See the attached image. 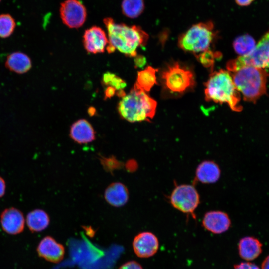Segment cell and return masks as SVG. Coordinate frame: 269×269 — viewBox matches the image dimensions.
<instances>
[{"label": "cell", "mask_w": 269, "mask_h": 269, "mask_svg": "<svg viewBox=\"0 0 269 269\" xmlns=\"http://www.w3.org/2000/svg\"><path fill=\"white\" fill-rule=\"evenodd\" d=\"M171 205L179 211L186 214H193L200 202L198 192L192 185L176 186L170 196Z\"/></svg>", "instance_id": "cell-8"}, {"label": "cell", "mask_w": 269, "mask_h": 269, "mask_svg": "<svg viewBox=\"0 0 269 269\" xmlns=\"http://www.w3.org/2000/svg\"><path fill=\"white\" fill-rule=\"evenodd\" d=\"M134 61H135V65L139 67H141L142 65H144L145 62V58H143V56H141L136 57Z\"/></svg>", "instance_id": "cell-33"}, {"label": "cell", "mask_w": 269, "mask_h": 269, "mask_svg": "<svg viewBox=\"0 0 269 269\" xmlns=\"http://www.w3.org/2000/svg\"><path fill=\"white\" fill-rule=\"evenodd\" d=\"M215 36L211 21L192 25L179 38V47L183 50L197 53L207 51Z\"/></svg>", "instance_id": "cell-5"}, {"label": "cell", "mask_w": 269, "mask_h": 269, "mask_svg": "<svg viewBox=\"0 0 269 269\" xmlns=\"http://www.w3.org/2000/svg\"><path fill=\"white\" fill-rule=\"evenodd\" d=\"M1 1V0H0V2Z\"/></svg>", "instance_id": "cell-34"}, {"label": "cell", "mask_w": 269, "mask_h": 269, "mask_svg": "<svg viewBox=\"0 0 269 269\" xmlns=\"http://www.w3.org/2000/svg\"><path fill=\"white\" fill-rule=\"evenodd\" d=\"M0 223L4 232L11 235H17L23 231L25 219L20 210L10 207L5 209L1 213Z\"/></svg>", "instance_id": "cell-12"}, {"label": "cell", "mask_w": 269, "mask_h": 269, "mask_svg": "<svg viewBox=\"0 0 269 269\" xmlns=\"http://www.w3.org/2000/svg\"><path fill=\"white\" fill-rule=\"evenodd\" d=\"M233 83L245 101L255 103L266 94L268 73L266 69L245 65L229 72Z\"/></svg>", "instance_id": "cell-4"}, {"label": "cell", "mask_w": 269, "mask_h": 269, "mask_svg": "<svg viewBox=\"0 0 269 269\" xmlns=\"http://www.w3.org/2000/svg\"><path fill=\"white\" fill-rule=\"evenodd\" d=\"M156 101L135 84L122 97L117 109L121 118L131 122L150 121L155 114Z\"/></svg>", "instance_id": "cell-2"}, {"label": "cell", "mask_w": 269, "mask_h": 269, "mask_svg": "<svg viewBox=\"0 0 269 269\" xmlns=\"http://www.w3.org/2000/svg\"><path fill=\"white\" fill-rule=\"evenodd\" d=\"M5 66L11 71L23 74L31 69L32 64L30 58L26 54L21 52H15L7 56Z\"/></svg>", "instance_id": "cell-19"}, {"label": "cell", "mask_w": 269, "mask_h": 269, "mask_svg": "<svg viewBox=\"0 0 269 269\" xmlns=\"http://www.w3.org/2000/svg\"><path fill=\"white\" fill-rule=\"evenodd\" d=\"M70 136L79 144H86L95 139V133L91 124L85 119H80L71 126Z\"/></svg>", "instance_id": "cell-15"}, {"label": "cell", "mask_w": 269, "mask_h": 269, "mask_svg": "<svg viewBox=\"0 0 269 269\" xmlns=\"http://www.w3.org/2000/svg\"><path fill=\"white\" fill-rule=\"evenodd\" d=\"M61 18L65 25L71 28L83 25L86 17V9L78 0H66L60 6Z\"/></svg>", "instance_id": "cell-9"}, {"label": "cell", "mask_w": 269, "mask_h": 269, "mask_svg": "<svg viewBox=\"0 0 269 269\" xmlns=\"http://www.w3.org/2000/svg\"><path fill=\"white\" fill-rule=\"evenodd\" d=\"M204 227L214 234H221L230 227L231 221L228 215L220 211H211L206 213L202 221Z\"/></svg>", "instance_id": "cell-14"}, {"label": "cell", "mask_w": 269, "mask_h": 269, "mask_svg": "<svg viewBox=\"0 0 269 269\" xmlns=\"http://www.w3.org/2000/svg\"><path fill=\"white\" fill-rule=\"evenodd\" d=\"M116 90L112 87L107 86L104 91L105 99L110 98L116 93Z\"/></svg>", "instance_id": "cell-29"}, {"label": "cell", "mask_w": 269, "mask_h": 269, "mask_svg": "<svg viewBox=\"0 0 269 269\" xmlns=\"http://www.w3.org/2000/svg\"><path fill=\"white\" fill-rule=\"evenodd\" d=\"M236 3L242 6H245L250 5L254 0H235Z\"/></svg>", "instance_id": "cell-31"}, {"label": "cell", "mask_w": 269, "mask_h": 269, "mask_svg": "<svg viewBox=\"0 0 269 269\" xmlns=\"http://www.w3.org/2000/svg\"><path fill=\"white\" fill-rule=\"evenodd\" d=\"M108 44L104 31L98 26H93L87 29L83 35L84 48L88 53L97 54L104 52Z\"/></svg>", "instance_id": "cell-10"}, {"label": "cell", "mask_w": 269, "mask_h": 269, "mask_svg": "<svg viewBox=\"0 0 269 269\" xmlns=\"http://www.w3.org/2000/svg\"><path fill=\"white\" fill-rule=\"evenodd\" d=\"M254 39L249 34L238 36L234 41L233 46L240 56H247L252 53L256 47Z\"/></svg>", "instance_id": "cell-22"}, {"label": "cell", "mask_w": 269, "mask_h": 269, "mask_svg": "<svg viewBox=\"0 0 269 269\" xmlns=\"http://www.w3.org/2000/svg\"><path fill=\"white\" fill-rule=\"evenodd\" d=\"M164 87L175 93H183L195 85V78L192 71L178 62L166 66L161 73Z\"/></svg>", "instance_id": "cell-6"}, {"label": "cell", "mask_w": 269, "mask_h": 269, "mask_svg": "<svg viewBox=\"0 0 269 269\" xmlns=\"http://www.w3.org/2000/svg\"><path fill=\"white\" fill-rule=\"evenodd\" d=\"M37 252L38 255L46 260L58 263L64 257L65 249L63 246L50 236H46L39 242Z\"/></svg>", "instance_id": "cell-13"}, {"label": "cell", "mask_w": 269, "mask_h": 269, "mask_svg": "<svg viewBox=\"0 0 269 269\" xmlns=\"http://www.w3.org/2000/svg\"><path fill=\"white\" fill-rule=\"evenodd\" d=\"M102 82L104 86L114 87L117 91L123 90L126 86V83L123 79L109 72L103 74Z\"/></svg>", "instance_id": "cell-25"}, {"label": "cell", "mask_w": 269, "mask_h": 269, "mask_svg": "<svg viewBox=\"0 0 269 269\" xmlns=\"http://www.w3.org/2000/svg\"><path fill=\"white\" fill-rule=\"evenodd\" d=\"M245 65L269 69V29L256 44L252 53L230 60L227 63L226 68L230 72Z\"/></svg>", "instance_id": "cell-7"}, {"label": "cell", "mask_w": 269, "mask_h": 269, "mask_svg": "<svg viewBox=\"0 0 269 269\" xmlns=\"http://www.w3.org/2000/svg\"><path fill=\"white\" fill-rule=\"evenodd\" d=\"M6 185L4 180L0 177V197L3 196L5 191Z\"/></svg>", "instance_id": "cell-30"}, {"label": "cell", "mask_w": 269, "mask_h": 269, "mask_svg": "<svg viewBox=\"0 0 269 269\" xmlns=\"http://www.w3.org/2000/svg\"><path fill=\"white\" fill-rule=\"evenodd\" d=\"M16 26L14 19L9 14H0V37L7 38L13 32Z\"/></svg>", "instance_id": "cell-24"}, {"label": "cell", "mask_w": 269, "mask_h": 269, "mask_svg": "<svg viewBox=\"0 0 269 269\" xmlns=\"http://www.w3.org/2000/svg\"><path fill=\"white\" fill-rule=\"evenodd\" d=\"M261 269H269V255L262 261Z\"/></svg>", "instance_id": "cell-32"}, {"label": "cell", "mask_w": 269, "mask_h": 269, "mask_svg": "<svg viewBox=\"0 0 269 269\" xmlns=\"http://www.w3.org/2000/svg\"><path fill=\"white\" fill-rule=\"evenodd\" d=\"M144 9L143 0H123L122 3L123 14L131 18L139 16L143 12Z\"/></svg>", "instance_id": "cell-23"}, {"label": "cell", "mask_w": 269, "mask_h": 269, "mask_svg": "<svg viewBox=\"0 0 269 269\" xmlns=\"http://www.w3.org/2000/svg\"><path fill=\"white\" fill-rule=\"evenodd\" d=\"M262 246V243L257 238L244 237L240 240L238 243L239 255L245 261H253L261 254Z\"/></svg>", "instance_id": "cell-16"}, {"label": "cell", "mask_w": 269, "mask_h": 269, "mask_svg": "<svg viewBox=\"0 0 269 269\" xmlns=\"http://www.w3.org/2000/svg\"><path fill=\"white\" fill-rule=\"evenodd\" d=\"M220 174V169L216 163L212 161H204L198 166L195 172V178L202 183L211 184L217 181Z\"/></svg>", "instance_id": "cell-18"}, {"label": "cell", "mask_w": 269, "mask_h": 269, "mask_svg": "<svg viewBox=\"0 0 269 269\" xmlns=\"http://www.w3.org/2000/svg\"><path fill=\"white\" fill-rule=\"evenodd\" d=\"M119 269H143L139 264L135 261H130L121 266Z\"/></svg>", "instance_id": "cell-28"}, {"label": "cell", "mask_w": 269, "mask_h": 269, "mask_svg": "<svg viewBox=\"0 0 269 269\" xmlns=\"http://www.w3.org/2000/svg\"><path fill=\"white\" fill-rule=\"evenodd\" d=\"M158 69L151 66L139 71L134 84L145 92H149L152 87L157 84L156 73Z\"/></svg>", "instance_id": "cell-21"}, {"label": "cell", "mask_w": 269, "mask_h": 269, "mask_svg": "<svg viewBox=\"0 0 269 269\" xmlns=\"http://www.w3.org/2000/svg\"><path fill=\"white\" fill-rule=\"evenodd\" d=\"M50 219L46 212L41 209H35L30 212L26 217V223L29 230L33 232H40L49 225Z\"/></svg>", "instance_id": "cell-20"}, {"label": "cell", "mask_w": 269, "mask_h": 269, "mask_svg": "<svg viewBox=\"0 0 269 269\" xmlns=\"http://www.w3.org/2000/svg\"><path fill=\"white\" fill-rule=\"evenodd\" d=\"M104 23L108 32L109 53L118 50L127 56L135 57L137 48L147 43L148 35L140 26L117 23L111 18H105Z\"/></svg>", "instance_id": "cell-1"}, {"label": "cell", "mask_w": 269, "mask_h": 269, "mask_svg": "<svg viewBox=\"0 0 269 269\" xmlns=\"http://www.w3.org/2000/svg\"><path fill=\"white\" fill-rule=\"evenodd\" d=\"M234 269H261V268L256 264L248 261L235 265Z\"/></svg>", "instance_id": "cell-27"}, {"label": "cell", "mask_w": 269, "mask_h": 269, "mask_svg": "<svg viewBox=\"0 0 269 269\" xmlns=\"http://www.w3.org/2000/svg\"><path fill=\"white\" fill-rule=\"evenodd\" d=\"M214 57L213 53L211 51L208 50L199 56L200 62L204 65H207V66H209L214 62Z\"/></svg>", "instance_id": "cell-26"}, {"label": "cell", "mask_w": 269, "mask_h": 269, "mask_svg": "<svg viewBox=\"0 0 269 269\" xmlns=\"http://www.w3.org/2000/svg\"><path fill=\"white\" fill-rule=\"evenodd\" d=\"M104 197L110 205L114 207H121L126 204L128 201V190L123 184L114 182L105 190Z\"/></svg>", "instance_id": "cell-17"}, {"label": "cell", "mask_w": 269, "mask_h": 269, "mask_svg": "<svg viewBox=\"0 0 269 269\" xmlns=\"http://www.w3.org/2000/svg\"><path fill=\"white\" fill-rule=\"evenodd\" d=\"M133 246L136 255L140 258L152 256L157 251L158 240L153 233L144 232L138 234L134 238Z\"/></svg>", "instance_id": "cell-11"}, {"label": "cell", "mask_w": 269, "mask_h": 269, "mask_svg": "<svg viewBox=\"0 0 269 269\" xmlns=\"http://www.w3.org/2000/svg\"><path fill=\"white\" fill-rule=\"evenodd\" d=\"M205 99L215 103H227L233 111L240 112V94L236 89L230 73L220 70L212 73L205 83Z\"/></svg>", "instance_id": "cell-3"}]
</instances>
